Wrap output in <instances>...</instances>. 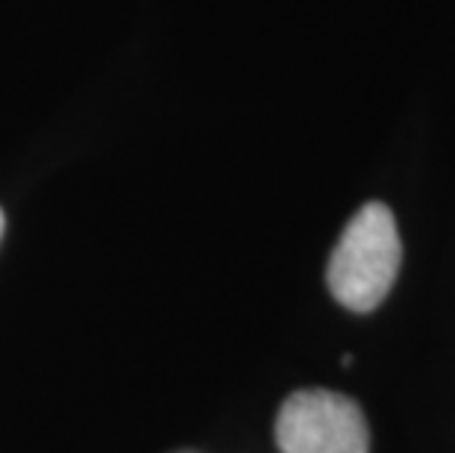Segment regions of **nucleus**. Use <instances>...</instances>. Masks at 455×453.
Instances as JSON below:
<instances>
[{
    "mask_svg": "<svg viewBox=\"0 0 455 453\" xmlns=\"http://www.w3.org/2000/svg\"><path fill=\"white\" fill-rule=\"evenodd\" d=\"M276 445L283 453H367L371 433L355 400L338 392L306 389L279 409Z\"/></svg>",
    "mask_w": 455,
    "mask_h": 453,
    "instance_id": "obj_2",
    "label": "nucleus"
},
{
    "mask_svg": "<svg viewBox=\"0 0 455 453\" xmlns=\"http://www.w3.org/2000/svg\"><path fill=\"white\" fill-rule=\"evenodd\" d=\"M4 227H6V221H4V209H0V239H4Z\"/></svg>",
    "mask_w": 455,
    "mask_h": 453,
    "instance_id": "obj_3",
    "label": "nucleus"
},
{
    "mask_svg": "<svg viewBox=\"0 0 455 453\" xmlns=\"http://www.w3.org/2000/svg\"><path fill=\"white\" fill-rule=\"evenodd\" d=\"M403 263V242L394 212L373 200L350 218L329 256L326 283L341 306L371 312L388 297Z\"/></svg>",
    "mask_w": 455,
    "mask_h": 453,
    "instance_id": "obj_1",
    "label": "nucleus"
}]
</instances>
